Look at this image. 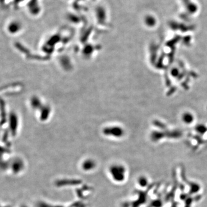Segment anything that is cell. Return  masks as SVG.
I'll return each mask as SVG.
<instances>
[{"label":"cell","mask_w":207,"mask_h":207,"mask_svg":"<svg viewBox=\"0 0 207 207\" xmlns=\"http://www.w3.org/2000/svg\"><path fill=\"white\" fill-rule=\"evenodd\" d=\"M95 167V163L92 159H86L82 164V169L85 171H90Z\"/></svg>","instance_id":"cell-2"},{"label":"cell","mask_w":207,"mask_h":207,"mask_svg":"<svg viewBox=\"0 0 207 207\" xmlns=\"http://www.w3.org/2000/svg\"><path fill=\"white\" fill-rule=\"evenodd\" d=\"M109 171L113 180L116 182H122L125 179L126 170L122 164H114L111 165Z\"/></svg>","instance_id":"cell-1"},{"label":"cell","mask_w":207,"mask_h":207,"mask_svg":"<svg viewBox=\"0 0 207 207\" xmlns=\"http://www.w3.org/2000/svg\"><path fill=\"white\" fill-rule=\"evenodd\" d=\"M138 182L141 187H145L148 184V180L145 177H141L139 178Z\"/></svg>","instance_id":"cell-3"}]
</instances>
